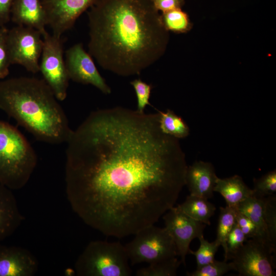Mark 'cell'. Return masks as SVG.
Instances as JSON below:
<instances>
[{"label": "cell", "instance_id": "obj_1", "mask_svg": "<svg viewBox=\"0 0 276 276\" xmlns=\"http://www.w3.org/2000/svg\"><path fill=\"white\" fill-rule=\"evenodd\" d=\"M159 118L120 106L98 109L66 142L68 201L104 235L122 238L154 224L186 185L185 154Z\"/></svg>", "mask_w": 276, "mask_h": 276}, {"label": "cell", "instance_id": "obj_2", "mask_svg": "<svg viewBox=\"0 0 276 276\" xmlns=\"http://www.w3.org/2000/svg\"><path fill=\"white\" fill-rule=\"evenodd\" d=\"M87 14L88 53L105 70L139 75L166 49L168 32L152 0H100Z\"/></svg>", "mask_w": 276, "mask_h": 276}, {"label": "cell", "instance_id": "obj_3", "mask_svg": "<svg viewBox=\"0 0 276 276\" xmlns=\"http://www.w3.org/2000/svg\"><path fill=\"white\" fill-rule=\"evenodd\" d=\"M57 100L44 80L20 77L0 82V109L36 139L52 144L66 142L73 131Z\"/></svg>", "mask_w": 276, "mask_h": 276}, {"label": "cell", "instance_id": "obj_4", "mask_svg": "<svg viewBox=\"0 0 276 276\" xmlns=\"http://www.w3.org/2000/svg\"><path fill=\"white\" fill-rule=\"evenodd\" d=\"M37 162L35 151L15 127L0 121V185L12 190L22 188Z\"/></svg>", "mask_w": 276, "mask_h": 276}, {"label": "cell", "instance_id": "obj_5", "mask_svg": "<svg viewBox=\"0 0 276 276\" xmlns=\"http://www.w3.org/2000/svg\"><path fill=\"white\" fill-rule=\"evenodd\" d=\"M129 261L120 242L93 241L78 257L75 270L79 276H130Z\"/></svg>", "mask_w": 276, "mask_h": 276}, {"label": "cell", "instance_id": "obj_6", "mask_svg": "<svg viewBox=\"0 0 276 276\" xmlns=\"http://www.w3.org/2000/svg\"><path fill=\"white\" fill-rule=\"evenodd\" d=\"M125 246L132 264H149L177 256L173 239L165 227L149 226L137 232Z\"/></svg>", "mask_w": 276, "mask_h": 276}, {"label": "cell", "instance_id": "obj_7", "mask_svg": "<svg viewBox=\"0 0 276 276\" xmlns=\"http://www.w3.org/2000/svg\"><path fill=\"white\" fill-rule=\"evenodd\" d=\"M43 48L39 64V72L51 89L56 99H65L68 86L69 77L63 58L61 37L46 32L42 35Z\"/></svg>", "mask_w": 276, "mask_h": 276}, {"label": "cell", "instance_id": "obj_8", "mask_svg": "<svg viewBox=\"0 0 276 276\" xmlns=\"http://www.w3.org/2000/svg\"><path fill=\"white\" fill-rule=\"evenodd\" d=\"M276 250L259 238L247 239L231 258L240 276H275Z\"/></svg>", "mask_w": 276, "mask_h": 276}, {"label": "cell", "instance_id": "obj_9", "mask_svg": "<svg viewBox=\"0 0 276 276\" xmlns=\"http://www.w3.org/2000/svg\"><path fill=\"white\" fill-rule=\"evenodd\" d=\"M41 33L33 28L17 26L7 33L10 63L22 66L29 72H39L43 39Z\"/></svg>", "mask_w": 276, "mask_h": 276}, {"label": "cell", "instance_id": "obj_10", "mask_svg": "<svg viewBox=\"0 0 276 276\" xmlns=\"http://www.w3.org/2000/svg\"><path fill=\"white\" fill-rule=\"evenodd\" d=\"M163 219L165 227L175 244L177 256L185 265L186 256L189 254L190 244L195 238L203 236L206 224L196 220L173 206L164 214Z\"/></svg>", "mask_w": 276, "mask_h": 276}, {"label": "cell", "instance_id": "obj_11", "mask_svg": "<svg viewBox=\"0 0 276 276\" xmlns=\"http://www.w3.org/2000/svg\"><path fill=\"white\" fill-rule=\"evenodd\" d=\"M100 0H41L47 24L52 34L61 37L77 18Z\"/></svg>", "mask_w": 276, "mask_h": 276}, {"label": "cell", "instance_id": "obj_12", "mask_svg": "<svg viewBox=\"0 0 276 276\" xmlns=\"http://www.w3.org/2000/svg\"><path fill=\"white\" fill-rule=\"evenodd\" d=\"M65 63L70 79L84 84H91L105 94L111 89L97 70L92 57L81 43L74 44L65 52Z\"/></svg>", "mask_w": 276, "mask_h": 276}, {"label": "cell", "instance_id": "obj_13", "mask_svg": "<svg viewBox=\"0 0 276 276\" xmlns=\"http://www.w3.org/2000/svg\"><path fill=\"white\" fill-rule=\"evenodd\" d=\"M37 258L28 249L0 243V276H32L38 270Z\"/></svg>", "mask_w": 276, "mask_h": 276}, {"label": "cell", "instance_id": "obj_14", "mask_svg": "<svg viewBox=\"0 0 276 276\" xmlns=\"http://www.w3.org/2000/svg\"><path fill=\"white\" fill-rule=\"evenodd\" d=\"M217 178L212 164L196 161L187 167L186 185L191 195L209 199L213 196Z\"/></svg>", "mask_w": 276, "mask_h": 276}, {"label": "cell", "instance_id": "obj_15", "mask_svg": "<svg viewBox=\"0 0 276 276\" xmlns=\"http://www.w3.org/2000/svg\"><path fill=\"white\" fill-rule=\"evenodd\" d=\"M11 16L18 26L33 28L42 36L47 32L46 16L41 0H14Z\"/></svg>", "mask_w": 276, "mask_h": 276}, {"label": "cell", "instance_id": "obj_16", "mask_svg": "<svg viewBox=\"0 0 276 276\" xmlns=\"http://www.w3.org/2000/svg\"><path fill=\"white\" fill-rule=\"evenodd\" d=\"M24 219L11 190L0 185V243L12 235Z\"/></svg>", "mask_w": 276, "mask_h": 276}, {"label": "cell", "instance_id": "obj_17", "mask_svg": "<svg viewBox=\"0 0 276 276\" xmlns=\"http://www.w3.org/2000/svg\"><path fill=\"white\" fill-rule=\"evenodd\" d=\"M214 191L221 195L227 206L235 209L241 202L254 196L253 190L249 189L238 175L225 178L218 177Z\"/></svg>", "mask_w": 276, "mask_h": 276}, {"label": "cell", "instance_id": "obj_18", "mask_svg": "<svg viewBox=\"0 0 276 276\" xmlns=\"http://www.w3.org/2000/svg\"><path fill=\"white\" fill-rule=\"evenodd\" d=\"M177 206L191 218L206 225H210V218L216 210L215 205L208 199L191 194Z\"/></svg>", "mask_w": 276, "mask_h": 276}, {"label": "cell", "instance_id": "obj_19", "mask_svg": "<svg viewBox=\"0 0 276 276\" xmlns=\"http://www.w3.org/2000/svg\"><path fill=\"white\" fill-rule=\"evenodd\" d=\"M264 201L263 198L251 196L242 202L236 208L239 212L248 217L256 225L259 238L271 246L267 236L266 228L263 216Z\"/></svg>", "mask_w": 276, "mask_h": 276}, {"label": "cell", "instance_id": "obj_20", "mask_svg": "<svg viewBox=\"0 0 276 276\" xmlns=\"http://www.w3.org/2000/svg\"><path fill=\"white\" fill-rule=\"evenodd\" d=\"M163 26L167 31L175 33H185L192 27L189 15L181 8L163 12L160 14Z\"/></svg>", "mask_w": 276, "mask_h": 276}, {"label": "cell", "instance_id": "obj_21", "mask_svg": "<svg viewBox=\"0 0 276 276\" xmlns=\"http://www.w3.org/2000/svg\"><path fill=\"white\" fill-rule=\"evenodd\" d=\"M158 112L160 115V127L164 132L178 139L185 138L189 134L187 124L173 111L168 109L166 112Z\"/></svg>", "mask_w": 276, "mask_h": 276}, {"label": "cell", "instance_id": "obj_22", "mask_svg": "<svg viewBox=\"0 0 276 276\" xmlns=\"http://www.w3.org/2000/svg\"><path fill=\"white\" fill-rule=\"evenodd\" d=\"M237 212L236 209L227 205L220 208L216 240L223 248L224 259L227 255V237L236 222Z\"/></svg>", "mask_w": 276, "mask_h": 276}, {"label": "cell", "instance_id": "obj_23", "mask_svg": "<svg viewBox=\"0 0 276 276\" xmlns=\"http://www.w3.org/2000/svg\"><path fill=\"white\" fill-rule=\"evenodd\" d=\"M181 261L175 257L150 263L137 270V276H175Z\"/></svg>", "mask_w": 276, "mask_h": 276}, {"label": "cell", "instance_id": "obj_24", "mask_svg": "<svg viewBox=\"0 0 276 276\" xmlns=\"http://www.w3.org/2000/svg\"><path fill=\"white\" fill-rule=\"evenodd\" d=\"M263 216L268 240L276 249V197L275 195L263 197Z\"/></svg>", "mask_w": 276, "mask_h": 276}, {"label": "cell", "instance_id": "obj_25", "mask_svg": "<svg viewBox=\"0 0 276 276\" xmlns=\"http://www.w3.org/2000/svg\"><path fill=\"white\" fill-rule=\"evenodd\" d=\"M200 241L199 248L195 251L189 250V254L195 256L197 263V268L204 266L215 260V256L220 245L215 240L209 242L203 236L198 238Z\"/></svg>", "mask_w": 276, "mask_h": 276}, {"label": "cell", "instance_id": "obj_26", "mask_svg": "<svg viewBox=\"0 0 276 276\" xmlns=\"http://www.w3.org/2000/svg\"><path fill=\"white\" fill-rule=\"evenodd\" d=\"M254 196L263 198L275 195L276 171H269L259 178L254 179Z\"/></svg>", "mask_w": 276, "mask_h": 276}, {"label": "cell", "instance_id": "obj_27", "mask_svg": "<svg viewBox=\"0 0 276 276\" xmlns=\"http://www.w3.org/2000/svg\"><path fill=\"white\" fill-rule=\"evenodd\" d=\"M231 270H235L233 262L218 261L214 260L213 262L196 268L192 272H187L188 276H221Z\"/></svg>", "mask_w": 276, "mask_h": 276}, {"label": "cell", "instance_id": "obj_28", "mask_svg": "<svg viewBox=\"0 0 276 276\" xmlns=\"http://www.w3.org/2000/svg\"><path fill=\"white\" fill-rule=\"evenodd\" d=\"M247 239L236 222L227 237V255L224 261L231 260L232 255L243 245Z\"/></svg>", "mask_w": 276, "mask_h": 276}, {"label": "cell", "instance_id": "obj_29", "mask_svg": "<svg viewBox=\"0 0 276 276\" xmlns=\"http://www.w3.org/2000/svg\"><path fill=\"white\" fill-rule=\"evenodd\" d=\"M135 90L137 98V110L142 112L145 107L150 105L149 98L152 89L151 85L141 80L136 79L130 82Z\"/></svg>", "mask_w": 276, "mask_h": 276}, {"label": "cell", "instance_id": "obj_30", "mask_svg": "<svg viewBox=\"0 0 276 276\" xmlns=\"http://www.w3.org/2000/svg\"><path fill=\"white\" fill-rule=\"evenodd\" d=\"M8 31L6 29L0 27V79L7 76L11 64L7 44Z\"/></svg>", "mask_w": 276, "mask_h": 276}, {"label": "cell", "instance_id": "obj_31", "mask_svg": "<svg viewBox=\"0 0 276 276\" xmlns=\"http://www.w3.org/2000/svg\"><path fill=\"white\" fill-rule=\"evenodd\" d=\"M236 222L247 239L259 238L255 224L248 217L238 211Z\"/></svg>", "mask_w": 276, "mask_h": 276}, {"label": "cell", "instance_id": "obj_32", "mask_svg": "<svg viewBox=\"0 0 276 276\" xmlns=\"http://www.w3.org/2000/svg\"><path fill=\"white\" fill-rule=\"evenodd\" d=\"M155 8L162 12L174 9L181 8L185 0H152Z\"/></svg>", "mask_w": 276, "mask_h": 276}, {"label": "cell", "instance_id": "obj_33", "mask_svg": "<svg viewBox=\"0 0 276 276\" xmlns=\"http://www.w3.org/2000/svg\"><path fill=\"white\" fill-rule=\"evenodd\" d=\"M13 1L0 0V27L9 20Z\"/></svg>", "mask_w": 276, "mask_h": 276}]
</instances>
